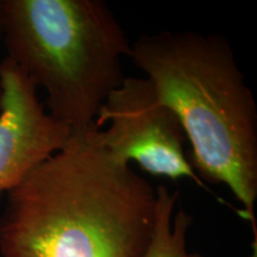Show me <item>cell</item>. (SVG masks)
I'll return each mask as SVG.
<instances>
[{
	"label": "cell",
	"instance_id": "6da1fadb",
	"mask_svg": "<svg viewBox=\"0 0 257 257\" xmlns=\"http://www.w3.org/2000/svg\"><path fill=\"white\" fill-rule=\"evenodd\" d=\"M155 216L156 188L106 152L93 125L6 194L0 256L144 257Z\"/></svg>",
	"mask_w": 257,
	"mask_h": 257
},
{
	"label": "cell",
	"instance_id": "3957f363",
	"mask_svg": "<svg viewBox=\"0 0 257 257\" xmlns=\"http://www.w3.org/2000/svg\"><path fill=\"white\" fill-rule=\"evenodd\" d=\"M8 59L47 93V112L72 133L95 125L125 79L131 43L100 0H2Z\"/></svg>",
	"mask_w": 257,
	"mask_h": 257
},
{
	"label": "cell",
	"instance_id": "5b68a950",
	"mask_svg": "<svg viewBox=\"0 0 257 257\" xmlns=\"http://www.w3.org/2000/svg\"><path fill=\"white\" fill-rule=\"evenodd\" d=\"M0 201L38 163L62 149L72 131L43 107L37 88L11 60L0 64Z\"/></svg>",
	"mask_w": 257,
	"mask_h": 257
},
{
	"label": "cell",
	"instance_id": "277c9868",
	"mask_svg": "<svg viewBox=\"0 0 257 257\" xmlns=\"http://www.w3.org/2000/svg\"><path fill=\"white\" fill-rule=\"evenodd\" d=\"M95 126L98 142L117 161L205 187L186 155L187 138L179 118L147 78H125L102 104Z\"/></svg>",
	"mask_w": 257,
	"mask_h": 257
},
{
	"label": "cell",
	"instance_id": "8992f818",
	"mask_svg": "<svg viewBox=\"0 0 257 257\" xmlns=\"http://www.w3.org/2000/svg\"><path fill=\"white\" fill-rule=\"evenodd\" d=\"M178 192L166 186L156 188V216L152 240L144 257H202L188 250L187 234L193 218L187 212L176 211Z\"/></svg>",
	"mask_w": 257,
	"mask_h": 257
},
{
	"label": "cell",
	"instance_id": "7a4b0ae2",
	"mask_svg": "<svg viewBox=\"0 0 257 257\" xmlns=\"http://www.w3.org/2000/svg\"><path fill=\"white\" fill-rule=\"evenodd\" d=\"M130 59L179 118L199 179L226 186L256 232L257 107L226 38L194 31L142 35Z\"/></svg>",
	"mask_w": 257,
	"mask_h": 257
},
{
	"label": "cell",
	"instance_id": "52a82bcc",
	"mask_svg": "<svg viewBox=\"0 0 257 257\" xmlns=\"http://www.w3.org/2000/svg\"><path fill=\"white\" fill-rule=\"evenodd\" d=\"M3 40V29H2V0H0V41ZM2 64V61H0ZM2 100H3V87H2V76H0V108H2Z\"/></svg>",
	"mask_w": 257,
	"mask_h": 257
}]
</instances>
